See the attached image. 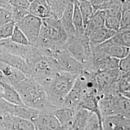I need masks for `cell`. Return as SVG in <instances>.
<instances>
[{"instance_id":"cell-1","label":"cell","mask_w":130,"mask_h":130,"mask_svg":"<svg viewBox=\"0 0 130 130\" xmlns=\"http://www.w3.org/2000/svg\"><path fill=\"white\" fill-rule=\"evenodd\" d=\"M69 37L59 19L50 17L42 19V27L36 42L30 46L42 54L54 57L65 49Z\"/></svg>"},{"instance_id":"cell-2","label":"cell","mask_w":130,"mask_h":130,"mask_svg":"<svg viewBox=\"0 0 130 130\" xmlns=\"http://www.w3.org/2000/svg\"><path fill=\"white\" fill-rule=\"evenodd\" d=\"M77 76L59 71L50 78L37 82L44 89L51 105L56 109L61 107L66 96L73 87Z\"/></svg>"},{"instance_id":"cell-3","label":"cell","mask_w":130,"mask_h":130,"mask_svg":"<svg viewBox=\"0 0 130 130\" xmlns=\"http://www.w3.org/2000/svg\"><path fill=\"white\" fill-rule=\"evenodd\" d=\"M24 105L38 111L55 110L42 85L32 78H27L14 86Z\"/></svg>"},{"instance_id":"cell-4","label":"cell","mask_w":130,"mask_h":130,"mask_svg":"<svg viewBox=\"0 0 130 130\" xmlns=\"http://www.w3.org/2000/svg\"><path fill=\"white\" fill-rule=\"evenodd\" d=\"M29 46V51L25 59L30 70V78L41 82L51 78L56 73L61 71L54 57L42 54L35 48Z\"/></svg>"},{"instance_id":"cell-5","label":"cell","mask_w":130,"mask_h":130,"mask_svg":"<svg viewBox=\"0 0 130 130\" xmlns=\"http://www.w3.org/2000/svg\"><path fill=\"white\" fill-rule=\"evenodd\" d=\"M65 50L70 56L84 66L87 65L92 56L88 38L85 34L81 36L75 35L69 38Z\"/></svg>"},{"instance_id":"cell-6","label":"cell","mask_w":130,"mask_h":130,"mask_svg":"<svg viewBox=\"0 0 130 130\" xmlns=\"http://www.w3.org/2000/svg\"><path fill=\"white\" fill-rule=\"evenodd\" d=\"M120 74L118 69L94 73V80L100 98L104 95L118 93L116 84Z\"/></svg>"},{"instance_id":"cell-7","label":"cell","mask_w":130,"mask_h":130,"mask_svg":"<svg viewBox=\"0 0 130 130\" xmlns=\"http://www.w3.org/2000/svg\"><path fill=\"white\" fill-rule=\"evenodd\" d=\"M15 25L22 31L28 39L29 45H31L36 42L39 37L42 27V19L28 14Z\"/></svg>"},{"instance_id":"cell-8","label":"cell","mask_w":130,"mask_h":130,"mask_svg":"<svg viewBox=\"0 0 130 130\" xmlns=\"http://www.w3.org/2000/svg\"><path fill=\"white\" fill-rule=\"evenodd\" d=\"M119 59L105 54L92 52V56L84 67L93 72L118 69Z\"/></svg>"},{"instance_id":"cell-9","label":"cell","mask_w":130,"mask_h":130,"mask_svg":"<svg viewBox=\"0 0 130 130\" xmlns=\"http://www.w3.org/2000/svg\"><path fill=\"white\" fill-rule=\"evenodd\" d=\"M120 97V94L117 93L106 94L100 97L99 109L102 117L114 115L121 116Z\"/></svg>"},{"instance_id":"cell-10","label":"cell","mask_w":130,"mask_h":130,"mask_svg":"<svg viewBox=\"0 0 130 130\" xmlns=\"http://www.w3.org/2000/svg\"><path fill=\"white\" fill-rule=\"evenodd\" d=\"M53 57L57 61L61 71L78 76L85 69L84 65L70 56L65 49L57 53Z\"/></svg>"},{"instance_id":"cell-11","label":"cell","mask_w":130,"mask_h":130,"mask_svg":"<svg viewBox=\"0 0 130 130\" xmlns=\"http://www.w3.org/2000/svg\"><path fill=\"white\" fill-rule=\"evenodd\" d=\"M84 94V82L77 76L73 87L66 96L61 107L73 110L79 109V104Z\"/></svg>"},{"instance_id":"cell-12","label":"cell","mask_w":130,"mask_h":130,"mask_svg":"<svg viewBox=\"0 0 130 130\" xmlns=\"http://www.w3.org/2000/svg\"><path fill=\"white\" fill-rule=\"evenodd\" d=\"M55 110L39 111L33 121L35 130H61L59 122L54 115Z\"/></svg>"},{"instance_id":"cell-13","label":"cell","mask_w":130,"mask_h":130,"mask_svg":"<svg viewBox=\"0 0 130 130\" xmlns=\"http://www.w3.org/2000/svg\"><path fill=\"white\" fill-rule=\"evenodd\" d=\"M130 47L113 44L108 40L94 48L92 52L105 54L120 60L130 54Z\"/></svg>"},{"instance_id":"cell-14","label":"cell","mask_w":130,"mask_h":130,"mask_svg":"<svg viewBox=\"0 0 130 130\" xmlns=\"http://www.w3.org/2000/svg\"><path fill=\"white\" fill-rule=\"evenodd\" d=\"M0 62L19 70L27 78L30 77L29 67L26 59L23 58L0 52Z\"/></svg>"},{"instance_id":"cell-15","label":"cell","mask_w":130,"mask_h":130,"mask_svg":"<svg viewBox=\"0 0 130 130\" xmlns=\"http://www.w3.org/2000/svg\"><path fill=\"white\" fill-rule=\"evenodd\" d=\"M103 130H130V119L119 115L102 117Z\"/></svg>"},{"instance_id":"cell-16","label":"cell","mask_w":130,"mask_h":130,"mask_svg":"<svg viewBox=\"0 0 130 130\" xmlns=\"http://www.w3.org/2000/svg\"><path fill=\"white\" fill-rule=\"evenodd\" d=\"M30 46H24L17 44L10 38L0 40V52L18 56L26 59L29 51Z\"/></svg>"},{"instance_id":"cell-17","label":"cell","mask_w":130,"mask_h":130,"mask_svg":"<svg viewBox=\"0 0 130 130\" xmlns=\"http://www.w3.org/2000/svg\"><path fill=\"white\" fill-rule=\"evenodd\" d=\"M5 130H35L30 121L13 115L3 117Z\"/></svg>"},{"instance_id":"cell-18","label":"cell","mask_w":130,"mask_h":130,"mask_svg":"<svg viewBox=\"0 0 130 130\" xmlns=\"http://www.w3.org/2000/svg\"><path fill=\"white\" fill-rule=\"evenodd\" d=\"M0 70L4 76L5 83L14 87L27 77L22 72L0 62Z\"/></svg>"},{"instance_id":"cell-19","label":"cell","mask_w":130,"mask_h":130,"mask_svg":"<svg viewBox=\"0 0 130 130\" xmlns=\"http://www.w3.org/2000/svg\"><path fill=\"white\" fill-rule=\"evenodd\" d=\"M117 32L109 29L105 27L98 29L89 36V42L92 51L96 47L106 42L114 36Z\"/></svg>"},{"instance_id":"cell-20","label":"cell","mask_w":130,"mask_h":130,"mask_svg":"<svg viewBox=\"0 0 130 130\" xmlns=\"http://www.w3.org/2000/svg\"><path fill=\"white\" fill-rule=\"evenodd\" d=\"M74 9V1H69L65 11L61 18V23L67 33L69 38L75 35L74 25L73 23V13Z\"/></svg>"},{"instance_id":"cell-21","label":"cell","mask_w":130,"mask_h":130,"mask_svg":"<svg viewBox=\"0 0 130 130\" xmlns=\"http://www.w3.org/2000/svg\"><path fill=\"white\" fill-rule=\"evenodd\" d=\"M28 12L41 19L51 17L46 1L44 0L31 1L28 8Z\"/></svg>"},{"instance_id":"cell-22","label":"cell","mask_w":130,"mask_h":130,"mask_svg":"<svg viewBox=\"0 0 130 130\" xmlns=\"http://www.w3.org/2000/svg\"><path fill=\"white\" fill-rule=\"evenodd\" d=\"M106 11H98L93 14L84 28V34L88 38L89 35L93 31L105 27Z\"/></svg>"},{"instance_id":"cell-23","label":"cell","mask_w":130,"mask_h":130,"mask_svg":"<svg viewBox=\"0 0 130 130\" xmlns=\"http://www.w3.org/2000/svg\"><path fill=\"white\" fill-rule=\"evenodd\" d=\"M100 97L94 94H89L84 95L79 103V108L85 109L101 115L99 109V101Z\"/></svg>"},{"instance_id":"cell-24","label":"cell","mask_w":130,"mask_h":130,"mask_svg":"<svg viewBox=\"0 0 130 130\" xmlns=\"http://www.w3.org/2000/svg\"><path fill=\"white\" fill-rule=\"evenodd\" d=\"M0 97L8 102L15 105H24L16 90L9 84L3 83V90Z\"/></svg>"},{"instance_id":"cell-25","label":"cell","mask_w":130,"mask_h":130,"mask_svg":"<svg viewBox=\"0 0 130 130\" xmlns=\"http://www.w3.org/2000/svg\"><path fill=\"white\" fill-rule=\"evenodd\" d=\"M77 110L60 107L54 111V115L59 122L61 128L71 125Z\"/></svg>"},{"instance_id":"cell-26","label":"cell","mask_w":130,"mask_h":130,"mask_svg":"<svg viewBox=\"0 0 130 130\" xmlns=\"http://www.w3.org/2000/svg\"><path fill=\"white\" fill-rule=\"evenodd\" d=\"M130 72H121L116 84L117 92L121 95L130 99Z\"/></svg>"},{"instance_id":"cell-27","label":"cell","mask_w":130,"mask_h":130,"mask_svg":"<svg viewBox=\"0 0 130 130\" xmlns=\"http://www.w3.org/2000/svg\"><path fill=\"white\" fill-rule=\"evenodd\" d=\"M90 112L82 108L78 109L70 126V130H84Z\"/></svg>"},{"instance_id":"cell-28","label":"cell","mask_w":130,"mask_h":130,"mask_svg":"<svg viewBox=\"0 0 130 130\" xmlns=\"http://www.w3.org/2000/svg\"><path fill=\"white\" fill-rule=\"evenodd\" d=\"M46 1L52 17L60 20L69 1L50 0Z\"/></svg>"},{"instance_id":"cell-29","label":"cell","mask_w":130,"mask_h":130,"mask_svg":"<svg viewBox=\"0 0 130 130\" xmlns=\"http://www.w3.org/2000/svg\"><path fill=\"white\" fill-rule=\"evenodd\" d=\"M38 113V110L21 105H16L13 115L32 122L37 116Z\"/></svg>"},{"instance_id":"cell-30","label":"cell","mask_w":130,"mask_h":130,"mask_svg":"<svg viewBox=\"0 0 130 130\" xmlns=\"http://www.w3.org/2000/svg\"><path fill=\"white\" fill-rule=\"evenodd\" d=\"M73 23L76 33L75 36H81L84 35V22L79 9L78 1H74Z\"/></svg>"},{"instance_id":"cell-31","label":"cell","mask_w":130,"mask_h":130,"mask_svg":"<svg viewBox=\"0 0 130 130\" xmlns=\"http://www.w3.org/2000/svg\"><path fill=\"white\" fill-rule=\"evenodd\" d=\"M128 29H130V1L127 0L123 1L120 19V25L118 31Z\"/></svg>"},{"instance_id":"cell-32","label":"cell","mask_w":130,"mask_h":130,"mask_svg":"<svg viewBox=\"0 0 130 130\" xmlns=\"http://www.w3.org/2000/svg\"><path fill=\"white\" fill-rule=\"evenodd\" d=\"M78 4L83 19L84 28H85L86 25L94 14L93 7L90 1H78Z\"/></svg>"},{"instance_id":"cell-33","label":"cell","mask_w":130,"mask_h":130,"mask_svg":"<svg viewBox=\"0 0 130 130\" xmlns=\"http://www.w3.org/2000/svg\"><path fill=\"white\" fill-rule=\"evenodd\" d=\"M108 41L113 44L130 47V29L117 31Z\"/></svg>"},{"instance_id":"cell-34","label":"cell","mask_w":130,"mask_h":130,"mask_svg":"<svg viewBox=\"0 0 130 130\" xmlns=\"http://www.w3.org/2000/svg\"><path fill=\"white\" fill-rule=\"evenodd\" d=\"M84 130H103L102 116L95 113L90 112Z\"/></svg>"},{"instance_id":"cell-35","label":"cell","mask_w":130,"mask_h":130,"mask_svg":"<svg viewBox=\"0 0 130 130\" xmlns=\"http://www.w3.org/2000/svg\"><path fill=\"white\" fill-rule=\"evenodd\" d=\"M10 39L11 41L19 45L24 46H29L30 45L26 36L15 25Z\"/></svg>"},{"instance_id":"cell-36","label":"cell","mask_w":130,"mask_h":130,"mask_svg":"<svg viewBox=\"0 0 130 130\" xmlns=\"http://www.w3.org/2000/svg\"><path fill=\"white\" fill-rule=\"evenodd\" d=\"M16 105L8 102L0 97V116L13 115Z\"/></svg>"},{"instance_id":"cell-37","label":"cell","mask_w":130,"mask_h":130,"mask_svg":"<svg viewBox=\"0 0 130 130\" xmlns=\"http://www.w3.org/2000/svg\"><path fill=\"white\" fill-rule=\"evenodd\" d=\"M123 1H113L111 5L105 10L106 15L121 18Z\"/></svg>"},{"instance_id":"cell-38","label":"cell","mask_w":130,"mask_h":130,"mask_svg":"<svg viewBox=\"0 0 130 130\" xmlns=\"http://www.w3.org/2000/svg\"><path fill=\"white\" fill-rule=\"evenodd\" d=\"M120 19L121 18H120L106 15L105 27L109 29L117 32L120 28Z\"/></svg>"},{"instance_id":"cell-39","label":"cell","mask_w":130,"mask_h":130,"mask_svg":"<svg viewBox=\"0 0 130 130\" xmlns=\"http://www.w3.org/2000/svg\"><path fill=\"white\" fill-rule=\"evenodd\" d=\"M93 7L94 14L98 11L107 9L111 5L113 1L109 0H93L90 1Z\"/></svg>"},{"instance_id":"cell-40","label":"cell","mask_w":130,"mask_h":130,"mask_svg":"<svg viewBox=\"0 0 130 130\" xmlns=\"http://www.w3.org/2000/svg\"><path fill=\"white\" fill-rule=\"evenodd\" d=\"M11 11L13 21L15 24L20 21L28 14H29L28 10L14 6H11Z\"/></svg>"},{"instance_id":"cell-41","label":"cell","mask_w":130,"mask_h":130,"mask_svg":"<svg viewBox=\"0 0 130 130\" xmlns=\"http://www.w3.org/2000/svg\"><path fill=\"white\" fill-rule=\"evenodd\" d=\"M15 24L13 22L5 24L0 26V40L11 37L13 31Z\"/></svg>"},{"instance_id":"cell-42","label":"cell","mask_w":130,"mask_h":130,"mask_svg":"<svg viewBox=\"0 0 130 130\" xmlns=\"http://www.w3.org/2000/svg\"><path fill=\"white\" fill-rule=\"evenodd\" d=\"M118 70L121 72H130V54L119 60Z\"/></svg>"},{"instance_id":"cell-43","label":"cell","mask_w":130,"mask_h":130,"mask_svg":"<svg viewBox=\"0 0 130 130\" xmlns=\"http://www.w3.org/2000/svg\"><path fill=\"white\" fill-rule=\"evenodd\" d=\"M11 6L18 7L19 8L28 10L31 1L28 0H11L9 1Z\"/></svg>"},{"instance_id":"cell-44","label":"cell","mask_w":130,"mask_h":130,"mask_svg":"<svg viewBox=\"0 0 130 130\" xmlns=\"http://www.w3.org/2000/svg\"><path fill=\"white\" fill-rule=\"evenodd\" d=\"M0 8L11 10V6L9 1H0Z\"/></svg>"},{"instance_id":"cell-45","label":"cell","mask_w":130,"mask_h":130,"mask_svg":"<svg viewBox=\"0 0 130 130\" xmlns=\"http://www.w3.org/2000/svg\"><path fill=\"white\" fill-rule=\"evenodd\" d=\"M0 130H5L3 117L0 116Z\"/></svg>"}]
</instances>
